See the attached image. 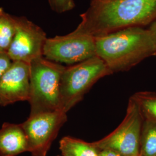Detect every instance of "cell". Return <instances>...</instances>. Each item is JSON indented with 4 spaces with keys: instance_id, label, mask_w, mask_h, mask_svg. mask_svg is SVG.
Returning a JSON list of instances; mask_svg holds the SVG:
<instances>
[{
    "instance_id": "1",
    "label": "cell",
    "mask_w": 156,
    "mask_h": 156,
    "mask_svg": "<svg viewBox=\"0 0 156 156\" xmlns=\"http://www.w3.org/2000/svg\"><path fill=\"white\" fill-rule=\"evenodd\" d=\"M75 30L98 37L156 20V0H91Z\"/></svg>"
},
{
    "instance_id": "2",
    "label": "cell",
    "mask_w": 156,
    "mask_h": 156,
    "mask_svg": "<svg viewBox=\"0 0 156 156\" xmlns=\"http://www.w3.org/2000/svg\"><path fill=\"white\" fill-rule=\"evenodd\" d=\"M97 56L112 73L126 71L151 56L156 45L149 29L132 27L95 37Z\"/></svg>"
},
{
    "instance_id": "3",
    "label": "cell",
    "mask_w": 156,
    "mask_h": 156,
    "mask_svg": "<svg viewBox=\"0 0 156 156\" xmlns=\"http://www.w3.org/2000/svg\"><path fill=\"white\" fill-rule=\"evenodd\" d=\"M30 67V115L61 110L60 83L65 67L44 56L34 60Z\"/></svg>"
},
{
    "instance_id": "4",
    "label": "cell",
    "mask_w": 156,
    "mask_h": 156,
    "mask_svg": "<svg viewBox=\"0 0 156 156\" xmlns=\"http://www.w3.org/2000/svg\"><path fill=\"white\" fill-rule=\"evenodd\" d=\"M112 73L105 62L97 56L65 67L60 83L61 110L67 113L83 100L98 80Z\"/></svg>"
},
{
    "instance_id": "5",
    "label": "cell",
    "mask_w": 156,
    "mask_h": 156,
    "mask_svg": "<svg viewBox=\"0 0 156 156\" xmlns=\"http://www.w3.org/2000/svg\"><path fill=\"white\" fill-rule=\"evenodd\" d=\"M144 121L136 102L131 97L122 122L111 134L92 142L98 150H111L122 156H140V141Z\"/></svg>"
},
{
    "instance_id": "6",
    "label": "cell",
    "mask_w": 156,
    "mask_h": 156,
    "mask_svg": "<svg viewBox=\"0 0 156 156\" xmlns=\"http://www.w3.org/2000/svg\"><path fill=\"white\" fill-rule=\"evenodd\" d=\"M97 56L94 37L74 30L46 40L44 57L51 62L73 65Z\"/></svg>"
},
{
    "instance_id": "7",
    "label": "cell",
    "mask_w": 156,
    "mask_h": 156,
    "mask_svg": "<svg viewBox=\"0 0 156 156\" xmlns=\"http://www.w3.org/2000/svg\"><path fill=\"white\" fill-rule=\"evenodd\" d=\"M67 113L62 110L30 115L22 123L32 156H46L62 126L67 122Z\"/></svg>"
},
{
    "instance_id": "8",
    "label": "cell",
    "mask_w": 156,
    "mask_h": 156,
    "mask_svg": "<svg viewBox=\"0 0 156 156\" xmlns=\"http://www.w3.org/2000/svg\"><path fill=\"white\" fill-rule=\"evenodd\" d=\"M16 29L8 55L12 62L30 64L44 56L48 39L45 31L24 17H16Z\"/></svg>"
},
{
    "instance_id": "9",
    "label": "cell",
    "mask_w": 156,
    "mask_h": 156,
    "mask_svg": "<svg viewBox=\"0 0 156 156\" xmlns=\"http://www.w3.org/2000/svg\"><path fill=\"white\" fill-rule=\"evenodd\" d=\"M30 91V64L13 62L0 79V105L28 101Z\"/></svg>"
},
{
    "instance_id": "10",
    "label": "cell",
    "mask_w": 156,
    "mask_h": 156,
    "mask_svg": "<svg viewBox=\"0 0 156 156\" xmlns=\"http://www.w3.org/2000/svg\"><path fill=\"white\" fill-rule=\"evenodd\" d=\"M28 151L22 124L4 123L0 128V156H16Z\"/></svg>"
},
{
    "instance_id": "11",
    "label": "cell",
    "mask_w": 156,
    "mask_h": 156,
    "mask_svg": "<svg viewBox=\"0 0 156 156\" xmlns=\"http://www.w3.org/2000/svg\"><path fill=\"white\" fill-rule=\"evenodd\" d=\"M59 144L62 156H98L99 151L92 143L71 136H64Z\"/></svg>"
},
{
    "instance_id": "12",
    "label": "cell",
    "mask_w": 156,
    "mask_h": 156,
    "mask_svg": "<svg viewBox=\"0 0 156 156\" xmlns=\"http://www.w3.org/2000/svg\"><path fill=\"white\" fill-rule=\"evenodd\" d=\"M16 29V17L0 8V53H8Z\"/></svg>"
},
{
    "instance_id": "13",
    "label": "cell",
    "mask_w": 156,
    "mask_h": 156,
    "mask_svg": "<svg viewBox=\"0 0 156 156\" xmlns=\"http://www.w3.org/2000/svg\"><path fill=\"white\" fill-rule=\"evenodd\" d=\"M140 156H156V123L146 119L142 129Z\"/></svg>"
},
{
    "instance_id": "14",
    "label": "cell",
    "mask_w": 156,
    "mask_h": 156,
    "mask_svg": "<svg viewBox=\"0 0 156 156\" xmlns=\"http://www.w3.org/2000/svg\"><path fill=\"white\" fill-rule=\"evenodd\" d=\"M131 97L136 102L144 119L156 123V93L140 91Z\"/></svg>"
},
{
    "instance_id": "15",
    "label": "cell",
    "mask_w": 156,
    "mask_h": 156,
    "mask_svg": "<svg viewBox=\"0 0 156 156\" xmlns=\"http://www.w3.org/2000/svg\"><path fill=\"white\" fill-rule=\"evenodd\" d=\"M52 10L58 13H62L72 10L75 7L73 0H49Z\"/></svg>"
},
{
    "instance_id": "16",
    "label": "cell",
    "mask_w": 156,
    "mask_h": 156,
    "mask_svg": "<svg viewBox=\"0 0 156 156\" xmlns=\"http://www.w3.org/2000/svg\"><path fill=\"white\" fill-rule=\"evenodd\" d=\"M12 62L8 53H0V79L11 67Z\"/></svg>"
},
{
    "instance_id": "17",
    "label": "cell",
    "mask_w": 156,
    "mask_h": 156,
    "mask_svg": "<svg viewBox=\"0 0 156 156\" xmlns=\"http://www.w3.org/2000/svg\"><path fill=\"white\" fill-rule=\"evenodd\" d=\"M98 156H122L117 152L111 150H101L99 151Z\"/></svg>"
},
{
    "instance_id": "18",
    "label": "cell",
    "mask_w": 156,
    "mask_h": 156,
    "mask_svg": "<svg viewBox=\"0 0 156 156\" xmlns=\"http://www.w3.org/2000/svg\"><path fill=\"white\" fill-rule=\"evenodd\" d=\"M149 30H150L151 33L153 35V37L154 39L156 45V21L152 23V24L151 25V27L149 28Z\"/></svg>"
},
{
    "instance_id": "19",
    "label": "cell",
    "mask_w": 156,
    "mask_h": 156,
    "mask_svg": "<svg viewBox=\"0 0 156 156\" xmlns=\"http://www.w3.org/2000/svg\"></svg>"
},
{
    "instance_id": "20",
    "label": "cell",
    "mask_w": 156,
    "mask_h": 156,
    "mask_svg": "<svg viewBox=\"0 0 156 156\" xmlns=\"http://www.w3.org/2000/svg\"></svg>"
}]
</instances>
